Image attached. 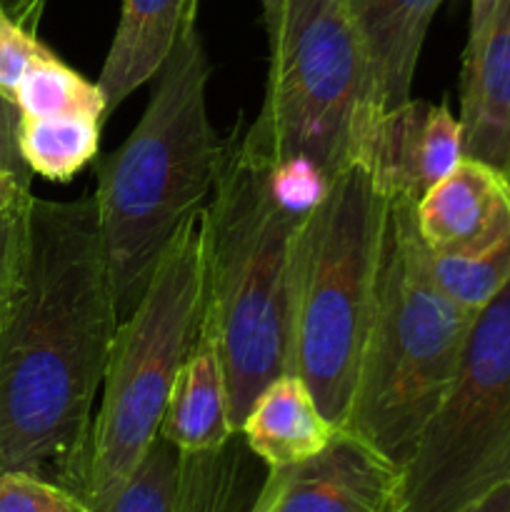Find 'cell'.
Instances as JSON below:
<instances>
[{
	"label": "cell",
	"instance_id": "obj_1",
	"mask_svg": "<svg viewBox=\"0 0 510 512\" xmlns=\"http://www.w3.org/2000/svg\"><path fill=\"white\" fill-rule=\"evenodd\" d=\"M118 325L95 195H33L0 320V473L40 475L83 498L95 395Z\"/></svg>",
	"mask_w": 510,
	"mask_h": 512
},
{
	"label": "cell",
	"instance_id": "obj_2",
	"mask_svg": "<svg viewBox=\"0 0 510 512\" xmlns=\"http://www.w3.org/2000/svg\"><path fill=\"white\" fill-rule=\"evenodd\" d=\"M210 70L198 8H190L155 75L143 118L98 163L93 195L120 318L138 303L163 248L203 210L218 180L225 143L208 115Z\"/></svg>",
	"mask_w": 510,
	"mask_h": 512
},
{
	"label": "cell",
	"instance_id": "obj_3",
	"mask_svg": "<svg viewBox=\"0 0 510 512\" xmlns=\"http://www.w3.org/2000/svg\"><path fill=\"white\" fill-rule=\"evenodd\" d=\"M300 220L270 198L265 163L248 138L225 143L203 208V320L228 378L230 418L240 433L260 390L288 373L290 263Z\"/></svg>",
	"mask_w": 510,
	"mask_h": 512
},
{
	"label": "cell",
	"instance_id": "obj_4",
	"mask_svg": "<svg viewBox=\"0 0 510 512\" xmlns=\"http://www.w3.org/2000/svg\"><path fill=\"white\" fill-rule=\"evenodd\" d=\"M475 318L430 275L415 203L388 200L375 305L343 428L405 468L458 373Z\"/></svg>",
	"mask_w": 510,
	"mask_h": 512
},
{
	"label": "cell",
	"instance_id": "obj_5",
	"mask_svg": "<svg viewBox=\"0 0 510 512\" xmlns=\"http://www.w3.org/2000/svg\"><path fill=\"white\" fill-rule=\"evenodd\" d=\"M385 215L388 198L355 160L293 238L288 373L305 380L338 428L348 420L373 315Z\"/></svg>",
	"mask_w": 510,
	"mask_h": 512
},
{
	"label": "cell",
	"instance_id": "obj_6",
	"mask_svg": "<svg viewBox=\"0 0 510 512\" xmlns=\"http://www.w3.org/2000/svg\"><path fill=\"white\" fill-rule=\"evenodd\" d=\"M203 278L200 210L165 245L143 295L115 333L90 433L83 493L90 508L123 488L158 438L175 375L200 333Z\"/></svg>",
	"mask_w": 510,
	"mask_h": 512
},
{
	"label": "cell",
	"instance_id": "obj_7",
	"mask_svg": "<svg viewBox=\"0 0 510 512\" xmlns=\"http://www.w3.org/2000/svg\"><path fill=\"white\" fill-rule=\"evenodd\" d=\"M265 30L268 88L245 138L268 158L305 155L335 178L363 158L385 113L363 40L343 0H283Z\"/></svg>",
	"mask_w": 510,
	"mask_h": 512
},
{
	"label": "cell",
	"instance_id": "obj_8",
	"mask_svg": "<svg viewBox=\"0 0 510 512\" xmlns=\"http://www.w3.org/2000/svg\"><path fill=\"white\" fill-rule=\"evenodd\" d=\"M403 470V512H460L510 483V283L475 318L458 373Z\"/></svg>",
	"mask_w": 510,
	"mask_h": 512
},
{
	"label": "cell",
	"instance_id": "obj_9",
	"mask_svg": "<svg viewBox=\"0 0 510 512\" xmlns=\"http://www.w3.org/2000/svg\"><path fill=\"white\" fill-rule=\"evenodd\" d=\"M403 500V465L340 428L310 460L268 468L250 512H403Z\"/></svg>",
	"mask_w": 510,
	"mask_h": 512
},
{
	"label": "cell",
	"instance_id": "obj_10",
	"mask_svg": "<svg viewBox=\"0 0 510 512\" xmlns=\"http://www.w3.org/2000/svg\"><path fill=\"white\" fill-rule=\"evenodd\" d=\"M463 155V123L448 100L408 98L380 115L360 160L385 198L418 203Z\"/></svg>",
	"mask_w": 510,
	"mask_h": 512
},
{
	"label": "cell",
	"instance_id": "obj_11",
	"mask_svg": "<svg viewBox=\"0 0 510 512\" xmlns=\"http://www.w3.org/2000/svg\"><path fill=\"white\" fill-rule=\"evenodd\" d=\"M463 153L510 178V0H473L460 68Z\"/></svg>",
	"mask_w": 510,
	"mask_h": 512
},
{
	"label": "cell",
	"instance_id": "obj_12",
	"mask_svg": "<svg viewBox=\"0 0 510 512\" xmlns=\"http://www.w3.org/2000/svg\"><path fill=\"white\" fill-rule=\"evenodd\" d=\"M415 225L435 255L488 248L510 230V178L463 155L458 165L415 203Z\"/></svg>",
	"mask_w": 510,
	"mask_h": 512
},
{
	"label": "cell",
	"instance_id": "obj_13",
	"mask_svg": "<svg viewBox=\"0 0 510 512\" xmlns=\"http://www.w3.org/2000/svg\"><path fill=\"white\" fill-rule=\"evenodd\" d=\"M338 425L323 413L305 380L283 373L250 405L240 435L268 468H290L328 448Z\"/></svg>",
	"mask_w": 510,
	"mask_h": 512
},
{
	"label": "cell",
	"instance_id": "obj_14",
	"mask_svg": "<svg viewBox=\"0 0 510 512\" xmlns=\"http://www.w3.org/2000/svg\"><path fill=\"white\" fill-rule=\"evenodd\" d=\"M235 433L220 348L200 323L198 340L175 375L158 435L180 453H203L225 445Z\"/></svg>",
	"mask_w": 510,
	"mask_h": 512
},
{
	"label": "cell",
	"instance_id": "obj_15",
	"mask_svg": "<svg viewBox=\"0 0 510 512\" xmlns=\"http://www.w3.org/2000/svg\"><path fill=\"white\" fill-rule=\"evenodd\" d=\"M385 110L413 98L415 68L440 0H343Z\"/></svg>",
	"mask_w": 510,
	"mask_h": 512
},
{
	"label": "cell",
	"instance_id": "obj_16",
	"mask_svg": "<svg viewBox=\"0 0 510 512\" xmlns=\"http://www.w3.org/2000/svg\"><path fill=\"white\" fill-rule=\"evenodd\" d=\"M190 8H198V3L193 0H123L118 28H115L108 58L98 78L108 110H113L133 90L158 75Z\"/></svg>",
	"mask_w": 510,
	"mask_h": 512
},
{
	"label": "cell",
	"instance_id": "obj_17",
	"mask_svg": "<svg viewBox=\"0 0 510 512\" xmlns=\"http://www.w3.org/2000/svg\"><path fill=\"white\" fill-rule=\"evenodd\" d=\"M265 475L268 465L240 433L215 450L180 453L173 512H250Z\"/></svg>",
	"mask_w": 510,
	"mask_h": 512
},
{
	"label": "cell",
	"instance_id": "obj_18",
	"mask_svg": "<svg viewBox=\"0 0 510 512\" xmlns=\"http://www.w3.org/2000/svg\"><path fill=\"white\" fill-rule=\"evenodd\" d=\"M100 125L95 115H63V118H25L20 115L18 145L30 173L68 183L100 150Z\"/></svg>",
	"mask_w": 510,
	"mask_h": 512
},
{
	"label": "cell",
	"instance_id": "obj_19",
	"mask_svg": "<svg viewBox=\"0 0 510 512\" xmlns=\"http://www.w3.org/2000/svg\"><path fill=\"white\" fill-rule=\"evenodd\" d=\"M15 105L25 118H63V115H95L103 118L108 103L98 83L85 80L78 70L65 65L53 50L35 60L15 90Z\"/></svg>",
	"mask_w": 510,
	"mask_h": 512
},
{
	"label": "cell",
	"instance_id": "obj_20",
	"mask_svg": "<svg viewBox=\"0 0 510 512\" xmlns=\"http://www.w3.org/2000/svg\"><path fill=\"white\" fill-rule=\"evenodd\" d=\"M428 253V268L445 295L480 313L510 283V230L488 248L463 255Z\"/></svg>",
	"mask_w": 510,
	"mask_h": 512
},
{
	"label": "cell",
	"instance_id": "obj_21",
	"mask_svg": "<svg viewBox=\"0 0 510 512\" xmlns=\"http://www.w3.org/2000/svg\"><path fill=\"white\" fill-rule=\"evenodd\" d=\"M180 450L158 435L123 488L90 512H173Z\"/></svg>",
	"mask_w": 510,
	"mask_h": 512
},
{
	"label": "cell",
	"instance_id": "obj_22",
	"mask_svg": "<svg viewBox=\"0 0 510 512\" xmlns=\"http://www.w3.org/2000/svg\"><path fill=\"white\" fill-rule=\"evenodd\" d=\"M260 158L265 163V185H268L270 198L275 200L278 208H283L293 218L303 220L305 215L313 213L328 198L333 178L315 160L305 158V155L268 158L263 153H260Z\"/></svg>",
	"mask_w": 510,
	"mask_h": 512
},
{
	"label": "cell",
	"instance_id": "obj_23",
	"mask_svg": "<svg viewBox=\"0 0 510 512\" xmlns=\"http://www.w3.org/2000/svg\"><path fill=\"white\" fill-rule=\"evenodd\" d=\"M40 10L43 0H23L18 10L0 0V93L10 100L30 65L50 50L38 38Z\"/></svg>",
	"mask_w": 510,
	"mask_h": 512
},
{
	"label": "cell",
	"instance_id": "obj_24",
	"mask_svg": "<svg viewBox=\"0 0 510 512\" xmlns=\"http://www.w3.org/2000/svg\"><path fill=\"white\" fill-rule=\"evenodd\" d=\"M0 512H90V505L40 475L0 473Z\"/></svg>",
	"mask_w": 510,
	"mask_h": 512
},
{
	"label": "cell",
	"instance_id": "obj_25",
	"mask_svg": "<svg viewBox=\"0 0 510 512\" xmlns=\"http://www.w3.org/2000/svg\"><path fill=\"white\" fill-rule=\"evenodd\" d=\"M30 198H33V193L0 210V320H3L5 308L10 303V295H13L15 278H18Z\"/></svg>",
	"mask_w": 510,
	"mask_h": 512
},
{
	"label": "cell",
	"instance_id": "obj_26",
	"mask_svg": "<svg viewBox=\"0 0 510 512\" xmlns=\"http://www.w3.org/2000/svg\"><path fill=\"white\" fill-rule=\"evenodd\" d=\"M18 123H20L18 105H15V100L5 98V95L0 93V173H8L13 175V178L30 183L33 173H30L23 155H20Z\"/></svg>",
	"mask_w": 510,
	"mask_h": 512
},
{
	"label": "cell",
	"instance_id": "obj_27",
	"mask_svg": "<svg viewBox=\"0 0 510 512\" xmlns=\"http://www.w3.org/2000/svg\"><path fill=\"white\" fill-rule=\"evenodd\" d=\"M460 512H510V483L498 485L490 493H485L483 498L465 505Z\"/></svg>",
	"mask_w": 510,
	"mask_h": 512
},
{
	"label": "cell",
	"instance_id": "obj_28",
	"mask_svg": "<svg viewBox=\"0 0 510 512\" xmlns=\"http://www.w3.org/2000/svg\"><path fill=\"white\" fill-rule=\"evenodd\" d=\"M25 195H30V183L13 178V175L8 173H0V210L18 203V200H23Z\"/></svg>",
	"mask_w": 510,
	"mask_h": 512
},
{
	"label": "cell",
	"instance_id": "obj_29",
	"mask_svg": "<svg viewBox=\"0 0 510 512\" xmlns=\"http://www.w3.org/2000/svg\"><path fill=\"white\" fill-rule=\"evenodd\" d=\"M193 3H200V0H193ZM260 8H263V23L268 28L275 18H278L280 8H283V0H258Z\"/></svg>",
	"mask_w": 510,
	"mask_h": 512
}]
</instances>
